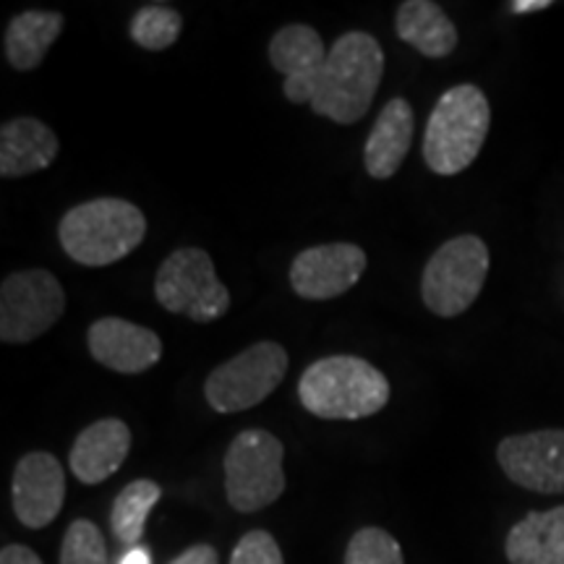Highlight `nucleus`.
Returning <instances> with one entry per match:
<instances>
[{"instance_id":"1","label":"nucleus","mask_w":564,"mask_h":564,"mask_svg":"<svg viewBox=\"0 0 564 564\" xmlns=\"http://www.w3.org/2000/svg\"><path fill=\"white\" fill-rule=\"evenodd\" d=\"M384 74V53L377 37L345 32L329 47L319 82L312 95V110L329 121L358 123L371 108Z\"/></svg>"},{"instance_id":"2","label":"nucleus","mask_w":564,"mask_h":564,"mask_svg":"<svg viewBox=\"0 0 564 564\" xmlns=\"http://www.w3.org/2000/svg\"><path fill=\"white\" fill-rule=\"evenodd\" d=\"M299 398L316 419L361 421L390 403V382L364 358L329 356L303 371Z\"/></svg>"},{"instance_id":"3","label":"nucleus","mask_w":564,"mask_h":564,"mask_svg":"<svg viewBox=\"0 0 564 564\" xmlns=\"http://www.w3.org/2000/svg\"><path fill=\"white\" fill-rule=\"evenodd\" d=\"M147 236L144 212L126 199H91L68 209L58 225L63 251L84 267L121 262Z\"/></svg>"},{"instance_id":"4","label":"nucleus","mask_w":564,"mask_h":564,"mask_svg":"<svg viewBox=\"0 0 564 564\" xmlns=\"http://www.w3.org/2000/svg\"><path fill=\"white\" fill-rule=\"evenodd\" d=\"M491 126L486 95L474 84H457L436 102L423 137V162L436 175H457L481 152Z\"/></svg>"},{"instance_id":"5","label":"nucleus","mask_w":564,"mask_h":564,"mask_svg":"<svg viewBox=\"0 0 564 564\" xmlns=\"http://www.w3.org/2000/svg\"><path fill=\"white\" fill-rule=\"evenodd\" d=\"M285 447L264 429H246L225 453V497L236 512H259L285 491Z\"/></svg>"},{"instance_id":"6","label":"nucleus","mask_w":564,"mask_h":564,"mask_svg":"<svg viewBox=\"0 0 564 564\" xmlns=\"http://www.w3.org/2000/svg\"><path fill=\"white\" fill-rule=\"evenodd\" d=\"M489 264V249L478 236H457L442 243L421 278L429 312L444 319L468 312L481 293Z\"/></svg>"},{"instance_id":"7","label":"nucleus","mask_w":564,"mask_h":564,"mask_svg":"<svg viewBox=\"0 0 564 564\" xmlns=\"http://www.w3.org/2000/svg\"><path fill=\"white\" fill-rule=\"evenodd\" d=\"M154 299L165 312L183 314L192 322L209 324L228 314L230 293L215 272L204 249H178L160 264L154 278Z\"/></svg>"},{"instance_id":"8","label":"nucleus","mask_w":564,"mask_h":564,"mask_svg":"<svg viewBox=\"0 0 564 564\" xmlns=\"http://www.w3.org/2000/svg\"><path fill=\"white\" fill-rule=\"evenodd\" d=\"M285 371L288 352L280 343H253L209 373L204 382V398L217 413L249 411L278 390Z\"/></svg>"},{"instance_id":"9","label":"nucleus","mask_w":564,"mask_h":564,"mask_svg":"<svg viewBox=\"0 0 564 564\" xmlns=\"http://www.w3.org/2000/svg\"><path fill=\"white\" fill-rule=\"evenodd\" d=\"M66 312V293L47 270L13 272L0 285V340L24 345L45 335Z\"/></svg>"},{"instance_id":"10","label":"nucleus","mask_w":564,"mask_h":564,"mask_svg":"<svg viewBox=\"0 0 564 564\" xmlns=\"http://www.w3.org/2000/svg\"><path fill=\"white\" fill-rule=\"evenodd\" d=\"M497 460L512 484L539 494H564V429H541L499 442Z\"/></svg>"},{"instance_id":"11","label":"nucleus","mask_w":564,"mask_h":564,"mask_svg":"<svg viewBox=\"0 0 564 564\" xmlns=\"http://www.w3.org/2000/svg\"><path fill=\"white\" fill-rule=\"evenodd\" d=\"M366 251L356 243H324L301 251L291 264V285L303 301H333L364 278Z\"/></svg>"},{"instance_id":"12","label":"nucleus","mask_w":564,"mask_h":564,"mask_svg":"<svg viewBox=\"0 0 564 564\" xmlns=\"http://www.w3.org/2000/svg\"><path fill=\"white\" fill-rule=\"evenodd\" d=\"M13 512L19 523L40 531L58 518L66 499V474L51 453L24 455L13 470Z\"/></svg>"},{"instance_id":"13","label":"nucleus","mask_w":564,"mask_h":564,"mask_svg":"<svg viewBox=\"0 0 564 564\" xmlns=\"http://www.w3.org/2000/svg\"><path fill=\"white\" fill-rule=\"evenodd\" d=\"M327 53L319 32L308 24H288L270 40V63L285 76V97L295 105L312 102Z\"/></svg>"},{"instance_id":"14","label":"nucleus","mask_w":564,"mask_h":564,"mask_svg":"<svg viewBox=\"0 0 564 564\" xmlns=\"http://www.w3.org/2000/svg\"><path fill=\"white\" fill-rule=\"evenodd\" d=\"M87 345L97 364L118 373H144L162 358L158 333L118 316H105L91 324Z\"/></svg>"},{"instance_id":"15","label":"nucleus","mask_w":564,"mask_h":564,"mask_svg":"<svg viewBox=\"0 0 564 564\" xmlns=\"http://www.w3.org/2000/svg\"><path fill=\"white\" fill-rule=\"evenodd\" d=\"M131 453V429L121 419H102L76 436L68 453L74 476L82 484L95 486L108 481Z\"/></svg>"},{"instance_id":"16","label":"nucleus","mask_w":564,"mask_h":564,"mask_svg":"<svg viewBox=\"0 0 564 564\" xmlns=\"http://www.w3.org/2000/svg\"><path fill=\"white\" fill-rule=\"evenodd\" d=\"M415 116L411 102L394 97L379 112L364 147V167L371 178L387 181L400 171L413 141Z\"/></svg>"},{"instance_id":"17","label":"nucleus","mask_w":564,"mask_h":564,"mask_svg":"<svg viewBox=\"0 0 564 564\" xmlns=\"http://www.w3.org/2000/svg\"><path fill=\"white\" fill-rule=\"evenodd\" d=\"M58 137L37 118H13L0 129V175L24 178L53 165Z\"/></svg>"},{"instance_id":"18","label":"nucleus","mask_w":564,"mask_h":564,"mask_svg":"<svg viewBox=\"0 0 564 564\" xmlns=\"http://www.w3.org/2000/svg\"><path fill=\"white\" fill-rule=\"evenodd\" d=\"M510 564H564V505L546 512H528L507 533Z\"/></svg>"},{"instance_id":"19","label":"nucleus","mask_w":564,"mask_h":564,"mask_svg":"<svg viewBox=\"0 0 564 564\" xmlns=\"http://www.w3.org/2000/svg\"><path fill=\"white\" fill-rule=\"evenodd\" d=\"M398 37L415 47L426 58H444L457 47V30L453 19L432 0H405L394 17Z\"/></svg>"},{"instance_id":"20","label":"nucleus","mask_w":564,"mask_h":564,"mask_svg":"<svg viewBox=\"0 0 564 564\" xmlns=\"http://www.w3.org/2000/svg\"><path fill=\"white\" fill-rule=\"evenodd\" d=\"M63 24L58 11H21L6 30V58L17 70H34L61 37Z\"/></svg>"},{"instance_id":"21","label":"nucleus","mask_w":564,"mask_h":564,"mask_svg":"<svg viewBox=\"0 0 564 564\" xmlns=\"http://www.w3.org/2000/svg\"><path fill=\"white\" fill-rule=\"evenodd\" d=\"M162 489L160 484L150 478H137L129 486H123L121 494L112 502L110 512V531L126 546H137L144 535L147 518H150L152 507L160 502Z\"/></svg>"},{"instance_id":"22","label":"nucleus","mask_w":564,"mask_h":564,"mask_svg":"<svg viewBox=\"0 0 564 564\" xmlns=\"http://www.w3.org/2000/svg\"><path fill=\"white\" fill-rule=\"evenodd\" d=\"M181 13L171 9V6H144V9L133 13L129 34L139 47L160 53L175 45V40L181 37Z\"/></svg>"},{"instance_id":"23","label":"nucleus","mask_w":564,"mask_h":564,"mask_svg":"<svg viewBox=\"0 0 564 564\" xmlns=\"http://www.w3.org/2000/svg\"><path fill=\"white\" fill-rule=\"evenodd\" d=\"M61 564H110L108 544L91 520H74L61 544Z\"/></svg>"},{"instance_id":"24","label":"nucleus","mask_w":564,"mask_h":564,"mask_svg":"<svg viewBox=\"0 0 564 564\" xmlns=\"http://www.w3.org/2000/svg\"><path fill=\"white\" fill-rule=\"evenodd\" d=\"M345 564H405L403 549L384 528H361L345 549Z\"/></svg>"},{"instance_id":"25","label":"nucleus","mask_w":564,"mask_h":564,"mask_svg":"<svg viewBox=\"0 0 564 564\" xmlns=\"http://www.w3.org/2000/svg\"><path fill=\"white\" fill-rule=\"evenodd\" d=\"M230 564H285L272 533L249 531L232 549Z\"/></svg>"},{"instance_id":"26","label":"nucleus","mask_w":564,"mask_h":564,"mask_svg":"<svg viewBox=\"0 0 564 564\" xmlns=\"http://www.w3.org/2000/svg\"><path fill=\"white\" fill-rule=\"evenodd\" d=\"M167 564H220V556H217L215 546L196 544V546H188L186 552H181L173 562Z\"/></svg>"},{"instance_id":"27","label":"nucleus","mask_w":564,"mask_h":564,"mask_svg":"<svg viewBox=\"0 0 564 564\" xmlns=\"http://www.w3.org/2000/svg\"><path fill=\"white\" fill-rule=\"evenodd\" d=\"M0 564H42V560L32 552L30 546L9 544L3 546V552H0Z\"/></svg>"},{"instance_id":"28","label":"nucleus","mask_w":564,"mask_h":564,"mask_svg":"<svg viewBox=\"0 0 564 564\" xmlns=\"http://www.w3.org/2000/svg\"><path fill=\"white\" fill-rule=\"evenodd\" d=\"M512 13H535L552 9V0H512L510 3Z\"/></svg>"},{"instance_id":"29","label":"nucleus","mask_w":564,"mask_h":564,"mask_svg":"<svg viewBox=\"0 0 564 564\" xmlns=\"http://www.w3.org/2000/svg\"><path fill=\"white\" fill-rule=\"evenodd\" d=\"M121 564H152V562H150V554H147L144 549H131V552L121 560Z\"/></svg>"}]
</instances>
